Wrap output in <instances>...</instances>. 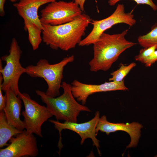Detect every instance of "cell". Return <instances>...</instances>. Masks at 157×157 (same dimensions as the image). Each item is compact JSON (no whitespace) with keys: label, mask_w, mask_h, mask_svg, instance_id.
<instances>
[{"label":"cell","mask_w":157,"mask_h":157,"mask_svg":"<svg viewBox=\"0 0 157 157\" xmlns=\"http://www.w3.org/2000/svg\"><path fill=\"white\" fill-rule=\"evenodd\" d=\"M24 21V29L28 32L29 41L33 50H36L42 41V30L32 22L26 19Z\"/></svg>","instance_id":"cell-16"},{"label":"cell","mask_w":157,"mask_h":157,"mask_svg":"<svg viewBox=\"0 0 157 157\" xmlns=\"http://www.w3.org/2000/svg\"><path fill=\"white\" fill-rule=\"evenodd\" d=\"M122 0H109L108 3L111 6L115 5L117 3ZM138 4H146L149 6L152 9L156 11L157 10V6L152 0H133Z\"/></svg>","instance_id":"cell-20"},{"label":"cell","mask_w":157,"mask_h":157,"mask_svg":"<svg viewBox=\"0 0 157 157\" xmlns=\"http://www.w3.org/2000/svg\"><path fill=\"white\" fill-rule=\"evenodd\" d=\"M56 1V0H19L13 5L23 20L26 19L32 22L42 30V25L38 15V9L42 6Z\"/></svg>","instance_id":"cell-14"},{"label":"cell","mask_w":157,"mask_h":157,"mask_svg":"<svg viewBox=\"0 0 157 157\" xmlns=\"http://www.w3.org/2000/svg\"><path fill=\"white\" fill-rule=\"evenodd\" d=\"M74 60L73 55L64 58L60 62L54 64H50L46 59H41L36 65L26 67V73L31 77L44 79L48 87L45 94L49 97H56L60 95L64 68Z\"/></svg>","instance_id":"cell-4"},{"label":"cell","mask_w":157,"mask_h":157,"mask_svg":"<svg viewBox=\"0 0 157 157\" xmlns=\"http://www.w3.org/2000/svg\"><path fill=\"white\" fill-rule=\"evenodd\" d=\"M3 77L0 74V111H3L5 106L6 97L5 95H3L2 92L1 85L3 82Z\"/></svg>","instance_id":"cell-21"},{"label":"cell","mask_w":157,"mask_h":157,"mask_svg":"<svg viewBox=\"0 0 157 157\" xmlns=\"http://www.w3.org/2000/svg\"><path fill=\"white\" fill-rule=\"evenodd\" d=\"M72 94L76 99L84 105L89 96L93 94L116 90L125 91L124 80L120 82L110 81L99 85L86 84L75 79L71 83Z\"/></svg>","instance_id":"cell-11"},{"label":"cell","mask_w":157,"mask_h":157,"mask_svg":"<svg viewBox=\"0 0 157 157\" xmlns=\"http://www.w3.org/2000/svg\"><path fill=\"white\" fill-rule=\"evenodd\" d=\"M142 125L136 122L131 123H113L108 122L106 116L103 115L100 117L96 128V134L99 131L106 133L107 135L117 131H122L130 135L131 141L126 149L136 147L141 136V129Z\"/></svg>","instance_id":"cell-12"},{"label":"cell","mask_w":157,"mask_h":157,"mask_svg":"<svg viewBox=\"0 0 157 157\" xmlns=\"http://www.w3.org/2000/svg\"><path fill=\"white\" fill-rule=\"evenodd\" d=\"M136 23L132 12L126 13L124 5L118 4L114 12L109 17L101 20H92L91 23L93 26L92 31L78 45L83 47L93 44L105 31L115 25L124 23L131 27Z\"/></svg>","instance_id":"cell-8"},{"label":"cell","mask_w":157,"mask_h":157,"mask_svg":"<svg viewBox=\"0 0 157 157\" xmlns=\"http://www.w3.org/2000/svg\"><path fill=\"white\" fill-rule=\"evenodd\" d=\"M10 1L12 2H15L17 1V0H9Z\"/></svg>","instance_id":"cell-25"},{"label":"cell","mask_w":157,"mask_h":157,"mask_svg":"<svg viewBox=\"0 0 157 157\" xmlns=\"http://www.w3.org/2000/svg\"><path fill=\"white\" fill-rule=\"evenodd\" d=\"M128 31L113 34L104 32L100 35L93 44V56L89 63L90 71H107L122 53L136 44L126 39Z\"/></svg>","instance_id":"cell-2"},{"label":"cell","mask_w":157,"mask_h":157,"mask_svg":"<svg viewBox=\"0 0 157 157\" xmlns=\"http://www.w3.org/2000/svg\"><path fill=\"white\" fill-rule=\"evenodd\" d=\"M8 122L3 111H0V147L7 146V142L13 137L23 132Z\"/></svg>","instance_id":"cell-15"},{"label":"cell","mask_w":157,"mask_h":157,"mask_svg":"<svg viewBox=\"0 0 157 157\" xmlns=\"http://www.w3.org/2000/svg\"><path fill=\"white\" fill-rule=\"evenodd\" d=\"M92 19L82 13L72 22L58 25L42 24V41L51 49L67 51L78 44Z\"/></svg>","instance_id":"cell-1"},{"label":"cell","mask_w":157,"mask_h":157,"mask_svg":"<svg viewBox=\"0 0 157 157\" xmlns=\"http://www.w3.org/2000/svg\"><path fill=\"white\" fill-rule=\"evenodd\" d=\"M9 54L2 56L0 59V74L3 77L2 91L8 89L12 90L18 96L20 92L18 82L21 76L26 73V68L20 63L22 51L16 39H12Z\"/></svg>","instance_id":"cell-5"},{"label":"cell","mask_w":157,"mask_h":157,"mask_svg":"<svg viewBox=\"0 0 157 157\" xmlns=\"http://www.w3.org/2000/svg\"><path fill=\"white\" fill-rule=\"evenodd\" d=\"M86 0H73V1L78 5L83 12L84 10V6Z\"/></svg>","instance_id":"cell-23"},{"label":"cell","mask_w":157,"mask_h":157,"mask_svg":"<svg viewBox=\"0 0 157 157\" xmlns=\"http://www.w3.org/2000/svg\"><path fill=\"white\" fill-rule=\"evenodd\" d=\"M6 102L3 111L8 123L17 129L24 131L25 129L23 121L20 119L22 100L11 89L5 91Z\"/></svg>","instance_id":"cell-13"},{"label":"cell","mask_w":157,"mask_h":157,"mask_svg":"<svg viewBox=\"0 0 157 157\" xmlns=\"http://www.w3.org/2000/svg\"><path fill=\"white\" fill-rule=\"evenodd\" d=\"M100 113L97 111L94 114V117L90 120L84 123H78L65 121L61 123L58 120L49 119V121L53 124L55 129L59 131V139L58 147L60 153L63 145L62 142L61 132L63 129H68L78 134L81 138L80 144H83L85 140L87 138H90L92 142L93 146H95L100 156L101 154L99 149V141L96 138V128L100 118Z\"/></svg>","instance_id":"cell-9"},{"label":"cell","mask_w":157,"mask_h":157,"mask_svg":"<svg viewBox=\"0 0 157 157\" xmlns=\"http://www.w3.org/2000/svg\"><path fill=\"white\" fill-rule=\"evenodd\" d=\"M139 44L143 48L155 46L157 49V23L151 27L146 34L139 36L138 38Z\"/></svg>","instance_id":"cell-17"},{"label":"cell","mask_w":157,"mask_h":157,"mask_svg":"<svg viewBox=\"0 0 157 157\" xmlns=\"http://www.w3.org/2000/svg\"><path fill=\"white\" fill-rule=\"evenodd\" d=\"M83 12L74 1H56L48 4L40 11L42 24L58 25L74 21Z\"/></svg>","instance_id":"cell-7"},{"label":"cell","mask_w":157,"mask_h":157,"mask_svg":"<svg viewBox=\"0 0 157 157\" xmlns=\"http://www.w3.org/2000/svg\"><path fill=\"white\" fill-rule=\"evenodd\" d=\"M6 0H0V15L2 16L5 15L4 6Z\"/></svg>","instance_id":"cell-24"},{"label":"cell","mask_w":157,"mask_h":157,"mask_svg":"<svg viewBox=\"0 0 157 157\" xmlns=\"http://www.w3.org/2000/svg\"><path fill=\"white\" fill-rule=\"evenodd\" d=\"M33 133L26 130L12 137L10 144L0 149V157H35L39 153L37 142Z\"/></svg>","instance_id":"cell-10"},{"label":"cell","mask_w":157,"mask_h":157,"mask_svg":"<svg viewBox=\"0 0 157 157\" xmlns=\"http://www.w3.org/2000/svg\"><path fill=\"white\" fill-rule=\"evenodd\" d=\"M61 88L63 89V93L55 97L48 96L43 91H35L36 94L57 120L77 122V117L81 112H91L88 107L77 101L72 94L71 84L63 81Z\"/></svg>","instance_id":"cell-3"},{"label":"cell","mask_w":157,"mask_h":157,"mask_svg":"<svg viewBox=\"0 0 157 157\" xmlns=\"http://www.w3.org/2000/svg\"><path fill=\"white\" fill-rule=\"evenodd\" d=\"M157 61V50L144 61L143 63L147 67H150Z\"/></svg>","instance_id":"cell-22"},{"label":"cell","mask_w":157,"mask_h":157,"mask_svg":"<svg viewBox=\"0 0 157 157\" xmlns=\"http://www.w3.org/2000/svg\"><path fill=\"white\" fill-rule=\"evenodd\" d=\"M18 96L24 106L25 109L22 114L26 132L42 138V126L53 115L47 106L41 105L32 99L28 94L20 92Z\"/></svg>","instance_id":"cell-6"},{"label":"cell","mask_w":157,"mask_h":157,"mask_svg":"<svg viewBox=\"0 0 157 157\" xmlns=\"http://www.w3.org/2000/svg\"><path fill=\"white\" fill-rule=\"evenodd\" d=\"M157 49L156 46L144 48L141 49L139 53L135 57V60L143 63L144 61L150 56Z\"/></svg>","instance_id":"cell-19"},{"label":"cell","mask_w":157,"mask_h":157,"mask_svg":"<svg viewBox=\"0 0 157 157\" xmlns=\"http://www.w3.org/2000/svg\"><path fill=\"white\" fill-rule=\"evenodd\" d=\"M136 65V63L134 62L131 63L127 65L121 63L119 69L110 74L112 77L109 78V81L115 82L122 81L124 78Z\"/></svg>","instance_id":"cell-18"}]
</instances>
